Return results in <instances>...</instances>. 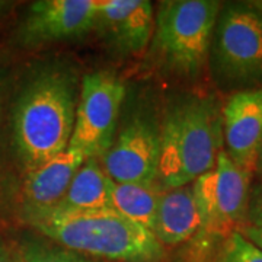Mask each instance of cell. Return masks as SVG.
Masks as SVG:
<instances>
[{"label":"cell","instance_id":"obj_7","mask_svg":"<svg viewBox=\"0 0 262 262\" xmlns=\"http://www.w3.org/2000/svg\"><path fill=\"white\" fill-rule=\"evenodd\" d=\"M160 117L143 102L125 117L113 144L102 156L106 175L115 182L156 184L159 177Z\"/></svg>","mask_w":262,"mask_h":262},{"label":"cell","instance_id":"obj_24","mask_svg":"<svg viewBox=\"0 0 262 262\" xmlns=\"http://www.w3.org/2000/svg\"><path fill=\"white\" fill-rule=\"evenodd\" d=\"M6 6H8V3H6V2H0V13H2V10L6 9Z\"/></svg>","mask_w":262,"mask_h":262},{"label":"cell","instance_id":"obj_3","mask_svg":"<svg viewBox=\"0 0 262 262\" xmlns=\"http://www.w3.org/2000/svg\"><path fill=\"white\" fill-rule=\"evenodd\" d=\"M69 251L115 262H160L165 246L151 230L114 208H56L24 226Z\"/></svg>","mask_w":262,"mask_h":262},{"label":"cell","instance_id":"obj_1","mask_svg":"<svg viewBox=\"0 0 262 262\" xmlns=\"http://www.w3.org/2000/svg\"><path fill=\"white\" fill-rule=\"evenodd\" d=\"M77 67L61 58L16 69L9 105L10 150L19 178L67 150L80 92Z\"/></svg>","mask_w":262,"mask_h":262},{"label":"cell","instance_id":"obj_20","mask_svg":"<svg viewBox=\"0 0 262 262\" xmlns=\"http://www.w3.org/2000/svg\"><path fill=\"white\" fill-rule=\"evenodd\" d=\"M0 262H15L9 236V226L3 223H0Z\"/></svg>","mask_w":262,"mask_h":262},{"label":"cell","instance_id":"obj_14","mask_svg":"<svg viewBox=\"0 0 262 262\" xmlns=\"http://www.w3.org/2000/svg\"><path fill=\"white\" fill-rule=\"evenodd\" d=\"M201 229L192 184L163 191L160 195L153 234L160 244L175 246L192 237Z\"/></svg>","mask_w":262,"mask_h":262},{"label":"cell","instance_id":"obj_18","mask_svg":"<svg viewBox=\"0 0 262 262\" xmlns=\"http://www.w3.org/2000/svg\"><path fill=\"white\" fill-rule=\"evenodd\" d=\"M223 262H262V249L241 230H233L227 241Z\"/></svg>","mask_w":262,"mask_h":262},{"label":"cell","instance_id":"obj_10","mask_svg":"<svg viewBox=\"0 0 262 262\" xmlns=\"http://www.w3.org/2000/svg\"><path fill=\"white\" fill-rule=\"evenodd\" d=\"M84 160L80 151L67 147L20 179L15 226H27L56 210Z\"/></svg>","mask_w":262,"mask_h":262},{"label":"cell","instance_id":"obj_9","mask_svg":"<svg viewBox=\"0 0 262 262\" xmlns=\"http://www.w3.org/2000/svg\"><path fill=\"white\" fill-rule=\"evenodd\" d=\"M99 0H38L28 6L15 31V42L35 48L84 37L96 27Z\"/></svg>","mask_w":262,"mask_h":262},{"label":"cell","instance_id":"obj_15","mask_svg":"<svg viewBox=\"0 0 262 262\" xmlns=\"http://www.w3.org/2000/svg\"><path fill=\"white\" fill-rule=\"evenodd\" d=\"M111 182L102 166V162L96 158L86 159L77 169L66 192L61 210H102L113 208L111 201Z\"/></svg>","mask_w":262,"mask_h":262},{"label":"cell","instance_id":"obj_8","mask_svg":"<svg viewBox=\"0 0 262 262\" xmlns=\"http://www.w3.org/2000/svg\"><path fill=\"white\" fill-rule=\"evenodd\" d=\"M251 177L234 165L225 149L220 151L214 168L192 182L201 229L226 233L244 220Z\"/></svg>","mask_w":262,"mask_h":262},{"label":"cell","instance_id":"obj_5","mask_svg":"<svg viewBox=\"0 0 262 262\" xmlns=\"http://www.w3.org/2000/svg\"><path fill=\"white\" fill-rule=\"evenodd\" d=\"M208 69L223 92L262 89V12L251 2L222 5Z\"/></svg>","mask_w":262,"mask_h":262},{"label":"cell","instance_id":"obj_2","mask_svg":"<svg viewBox=\"0 0 262 262\" xmlns=\"http://www.w3.org/2000/svg\"><path fill=\"white\" fill-rule=\"evenodd\" d=\"M222 105L214 95H178L160 118L158 184L185 187L211 170L223 150Z\"/></svg>","mask_w":262,"mask_h":262},{"label":"cell","instance_id":"obj_23","mask_svg":"<svg viewBox=\"0 0 262 262\" xmlns=\"http://www.w3.org/2000/svg\"><path fill=\"white\" fill-rule=\"evenodd\" d=\"M252 3V6H255L258 10H261L262 12V0H258V2H251Z\"/></svg>","mask_w":262,"mask_h":262},{"label":"cell","instance_id":"obj_13","mask_svg":"<svg viewBox=\"0 0 262 262\" xmlns=\"http://www.w3.org/2000/svg\"><path fill=\"white\" fill-rule=\"evenodd\" d=\"M16 67L0 60V223H16L20 178L15 169L9 133V105Z\"/></svg>","mask_w":262,"mask_h":262},{"label":"cell","instance_id":"obj_17","mask_svg":"<svg viewBox=\"0 0 262 262\" xmlns=\"http://www.w3.org/2000/svg\"><path fill=\"white\" fill-rule=\"evenodd\" d=\"M15 262H101L69 251L24 226H9Z\"/></svg>","mask_w":262,"mask_h":262},{"label":"cell","instance_id":"obj_22","mask_svg":"<svg viewBox=\"0 0 262 262\" xmlns=\"http://www.w3.org/2000/svg\"><path fill=\"white\" fill-rule=\"evenodd\" d=\"M256 172L259 173L262 177V147H261V153H259V158H258V165H256Z\"/></svg>","mask_w":262,"mask_h":262},{"label":"cell","instance_id":"obj_6","mask_svg":"<svg viewBox=\"0 0 262 262\" xmlns=\"http://www.w3.org/2000/svg\"><path fill=\"white\" fill-rule=\"evenodd\" d=\"M124 99L125 84L115 73L98 70L84 75L69 149L80 151L86 159H102L118 130Z\"/></svg>","mask_w":262,"mask_h":262},{"label":"cell","instance_id":"obj_4","mask_svg":"<svg viewBox=\"0 0 262 262\" xmlns=\"http://www.w3.org/2000/svg\"><path fill=\"white\" fill-rule=\"evenodd\" d=\"M214 0H163L155 15L150 57L165 73L194 80L208 67L222 9Z\"/></svg>","mask_w":262,"mask_h":262},{"label":"cell","instance_id":"obj_11","mask_svg":"<svg viewBox=\"0 0 262 262\" xmlns=\"http://www.w3.org/2000/svg\"><path fill=\"white\" fill-rule=\"evenodd\" d=\"M227 156L244 172H256L262 147V89L229 95L222 105Z\"/></svg>","mask_w":262,"mask_h":262},{"label":"cell","instance_id":"obj_19","mask_svg":"<svg viewBox=\"0 0 262 262\" xmlns=\"http://www.w3.org/2000/svg\"><path fill=\"white\" fill-rule=\"evenodd\" d=\"M246 219L251 223L249 226L262 227V181L258 182L249 192Z\"/></svg>","mask_w":262,"mask_h":262},{"label":"cell","instance_id":"obj_12","mask_svg":"<svg viewBox=\"0 0 262 262\" xmlns=\"http://www.w3.org/2000/svg\"><path fill=\"white\" fill-rule=\"evenodd\" d=\"M155 29V8L147 0H99L98 31L122 54H137L150 44Z\"/></svg>","mask_w":262,"mask_h":262},{"label":"cell","instance_id":"obj_21","mask_svg":"<svg viewBox=\"0 0 262 262\" xmlns=\"http://www.w3.org/2000/svg\"><path fill=\"white\" fill-rule=\"evenodd\" d=\"M244 236H246L252 244L262 249V227H253V226H245L241 230Z\"/></svg>","mask_w":262,"mask_h":262},{"label":"cell","instance_id":"obj_16","mask_svg":"<svg viewBox=\"0 0 262 262\" xmlns=\"http://www.w3.org/2000/svg\"><path fill=\"white\" fill-rule=\"evenodd\" d=\"M163 189L159 184L111 182L113 208L143 227L153 230L158 204Z\"/></svg>","mask_w":262,"mask_h":262}]
</instances>
